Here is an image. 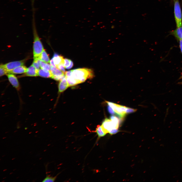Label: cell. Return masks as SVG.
<instances>
[{"label":"cell","mask_w":182,"mask_h":182,"mask_svg":"<svg viewBox=\"0 0 182 182\" xmlns=\"http://www.w3.org/2000/svg\"><path fill=\"white\" fill-rule=\"evenodd\" d=\"M171 33L178 40L182 39V26L177 27L175 29L172 31Z\"/></svg>","instance_id":"13"},{"label":"cell","mask_w":182,"mask_h":182,"mask_svg":"<svg viewBox=\"0 0 182 182\" xmlns=\"http://www.w3.org/2000/svg\"><path fill=\"white\" fill-rule=\"evenodd\" d=\"M71 60L68 59H64V63L63 66L65 68L69 66L71 64Z\"/></svg>","instance_id":"23"},{"label":"cell","mask_w":182,"mask_h":182,"mask_svg":"<svg viewBox=\"0 0 182 182\" xmlns=\"http://www.w3.org/2000/svg\"><path fill=\"white\" fill-rule=\"evenodd\" d=\"M72 73V70L65 72V73L66 77H68L71 76Z\"/></svg>","instance_id":"28"},{"label":"cell","mask_w":182,"mask_h":182,"mask_svg":"<svg viewBox=\"0 0 182 182\" xmlns=\"http://www.w3.org/2000/svg\"><path fill=\"white\" fill-rule=\"evenodd\" d=\"M37 71L35 68L32 64L27 68L25 73V75L29 76H38Z\"/></svg>","instance_id":"10"},{"label":"cell","mask_w":182,"mask_h":182,"mask_svg":"<svg viewBox=\"0 0 182 182\" xmlns=\"http://www.w3.org/2000/svg\"><path fill=\"white\" fill-rule=\"evenodd\" d=\"M50 63L51 65L53 66L57 67L55 65L53 60V59L52 58L50 61Z\"/></svg>","instance_id":"29"},{"label":"cell","mask_w":182,"mask_h":182,"mask_svg":"<svg viewBox=\"0 0 182 182\" xmlns=\"http://www.w3.org/2000/svg\"><path fill=\"white\" fill-rule=\"evenodd\" d=\"M9 80L13 86L17 90L20 89L19 84L17 77L11 73H8L7 74Z\"/></svg>","instance_id":"8"},{"label":"cell","mask_w":182,"mask_h":182,"mask_svg":"<svg viewBox=\"0 0 182 182\" xmlns=\"http://www.w3.org/2000/svg\"><path fill=\"white\" fill-rule=\"evenodd\" d=\"M69 86L65 77L60 81L58 85L59 92L61 93L63 92Z\"/></svg>","instance_id":"9"},{"label":"cell","mask_w":182,"mask_h":182,"mask_svg":"<svg viewBox=\"0 0 182 182\" xmlns=\"http://www.w3.org/2000/svg\"><path fill=\"white\" fill-rule=\"evenodd\" d=\"M114 26H113V25H112V26H111V28H114Z\"/></svg>","instance_id":"33"},{"label":"cell","mask_w":182,"mask_h":182,"mask_svg":"<svg viewBox=\"0 0 182 182\" xmlns=\"http://www.w3.org/2000/svg\"><path fill=\"white\" fill-rule=\"evenodd\" d=\"M37 74L38 76L44 78H51L52 76L50 71H48L41 68L38 70Z\"/></svg>","instance_id":"15"},{"label":"cell","mask_w":182,"mask_h":182,"mask_svg":"<svg viewBox=\"0 0 182 182\" xmlns=\"http://www.w3.org/2000/svg\"><path fill=\"white\" fill-rule=\"evenodd\" d=\"M95 132L97 133L99 138L103 137L106 134L103 129L101 125H97Z\"/></svg>","instance_id":"17"},{"label":"cell","mask_w":182,"mask_h":182,"mask_svg":"<svg viewBox=\"0 0 182 182\" xmlns=\"http://www.w3.org/2000/svg\"><path fill=\"white\" fill-rule=\"evenodd\" d=\"M25 60H24L19 61L12 62L3 65L5 68L8 72L14 69L19 66L24 65Z\"/></svg>","instance_id":"6"},{"label":"cell","mask_w":182,"mask_h":182,"mask_svg":"<svg viewBox=\"0 0 182 182\" xmlns=\"http://www.w3.org/2000/svg\"><path fill=\"white\" fill-rule=\"evenodd\" d=\"M108 105L111 107L120 118L123 119L126 114L127 107L112 102L106 101Z\"/></svg>","instance_id":"4"},{"label":"cell","mask_w":182,"mask_h":182,"mask_svg":"<svg viewBox=\"0 0 182 182\" xmlns=\"http://www.w3.org/2000/svg\"><path fill=\"white\" fill-rule=\"evenodd\" d=\"M93 71L87 68H79L72 70L71 76L75 79L79 84L84 82L87 79L93 77Z\"/></svg>","instance_id":"1"},{"label":"cell","mask_w":182,"mask_h":182,"mask_svg":"<svg viewBox=\"0 0 182 182\" xmlns=\"http://www.w3.org/2000/svg\"><path fill=\"white\" fill-rule=\"evenodd\" d=\"M39 59L43 62L49 63L50 62V60L49 56L45 50H44L40 56Z\"/></svg>","instance_id":"16"},{"label":"cell","mask_w":182,"mask_h":182,"mask_svg":"<svg viewBox=\"0 0 182 182\" xmlns=\"http://www.w3.org/2000/svg\"><path fill=\"white\" fill-rule=\"evenodd\" d=\"M52 58L56 67L60 64L63 63V64L64 59L62 56L59 55L57 53H54Z\"/></svg>","instance_id":"12"},{"label":"cell","mask_w":182,"mask_h":182,"mask_svg":"<svg viewBox=\"0 0 182 182\" xmlns=\"http://www.w3.org/2000/svg\"><path fill=\"white\" fill-rule=\"evenodd\" d=\"M57 67L63 71L65 73V72L64 69L65 67L63 66V63H61L59 64L57 66Z\"/></svg>","instance_id":"26"},{"label":"cell","mask_w":182,"mask_h":182,"mask_svg":"<svg viewBox=\"0 0 182 182\" xmlns=\"http://www.w3.org/2000/svg\"><path fill=\"white\" fill-rule=\"evenodd\" d=\"M6 170H7V169H5V170H4V171H6Z\"/></svg>","instance_id":"35"},{"label":"cell","mask_w":182,"mask_h":182,"mask_svg":"<svg viewBox=\"0 0 182 182\" xmlns=\"http://www.w3.org/2000/svg\"><path fill=\"white\" fill-rule=\"evenodd\" d=\"M12 173V172L11 173H10V174H11V173Z\"/></svg>","instance_id":"37"},{"label":"cell","mask_w":182,"mask_h":182,"mask_svg":"<svg viewBox=\"0 0 182 182\" xmlns=\"http://www.w3.org/2000/svg\"><path fill=\"white\" fill-rule=\"evenodd\" d=\"M6 138V137H4V138H3V139H5V138Z\"/></svg>","instance_id":"36"},{"label":"cell","mask_w":182,"mask_h":182,"mask_svg":"<svg viewBox=\"0 0 182 182\" xmlns=\"http://www.w3.org/2000/svg\"><path fill=\"white\" fill-rule=\"evenodd\" d=\"M136 110V109L127 107L126 112V114L129 113L134 112Z\"/></svg>","instance_id":"24"},{"label":"cell","mask_w":182,"mask_h":182,"mask_svg":"<svg viewBox=\"0 0 182 182\" xmlns=\"http://www.w3.org/2000/svg\"><path fill=\"white\" fill-rule=\"evenodd\" d=\"M40 60L39 58L35 59H34V60L32 64L35 68L37 72L38 70L40 69Z\"/></svg>","instance_id":"20"},{"label":"cell","mask_w":182,"mask_h":182,"mask_svg":"<svg viewBox=\"0 0 182 182\" xmlns=\"http://www.w3.org/2000/svg\"><path fill=\"white\" fill-rule=\"evenodd\" d=\"M56 177L57 176L53 177H50L49 175L47 176L42 182H54L55 180Z\"/></svg>","instance_id":"21"},{"label":"cell","mask_w":182,"mask_h":182,"mask_svg":"<svg viewBox=\"0 0 182 182\" xmlns=\"http://www.w3.org/2000/svg\"><path fill=\"white\" fill-rule=\"evenodd\" d=\"M73 65V62L71 61V63L70 65L68 67L65 68L66 69H70L72 68Z\"/></svg>","instance_id":"31"},{"label":"cell","mask_w":182,"mask_h":182,"mask_svg":"<svg viewBox=\"0 0 182 182\" xmlns=\"http://www.w3.org/2000/svg\"><path fill=\"white\" fill-rule=\"evenodd\" d=\"M120 130L118 129H112L108 133L112 135L117 133Z\"/></svg>","instance_id":"27"},{"label":"cell","mask_w":182,"mask_h":182,"mask_svg":"<svg viewBox=\"0 0 182 182\" xmlns=\"http://www.w3.org/2000/svg\"><path fill=\"white\" fill-rule=\"evenodd\" d=\"M110 119L112 122L113 129H118L120 123L121 122V119L113 115L110 117Z\"/></svg>","instance_id":"14"},{"label":"cell","mask_w":182,"mask_h":182,"mask_svg":"<svg viewBox=\"0 0 182 182\" xmlns=\"http://www.w3.org/2000/svg\"><path fill=\"white\" fill-rule=\"evenodd\" d=\"M107 110L109 113L111 115H114L116 114V112L109 105L107 106Z\"/></svg>","instance_id":"25"},{"label":"cell","mask_w":182,"mask_h":182,"mask_svg":"<svg viewBox=\"0 0 182 182\" xmlns=\"http://www.w3.org/2000/svg\"><path fill=\"white\" fill-rule=\"evenodd\" d=\"M8 72L5 68L3 65L1 64L0 66V76L1 77L5 74H7Z\"/></svg>","instance_id":"22"},{"label":"cell","mask_w":182,"mask_h":182,"mask_svg":"<svg viewBox=\"0 0 182 182\" xmlns=\"http://www.w3.org/2000/svg\"><path fill=\"white\" fill-rule=\"evenodd\" d=\"M34 14L33 15V27L34 35L33 45L34 59L39 58L40 56L44 50L39 38L38 36L35 28Z\"/></svg>","instance_id":"2"},{"label":"cell","mask_w":182,"mask_h":182,"mask_svg":"<svg viewBox=\"0 0 182 182\" xmlns=\"http://www.w3.org/2000/svg\"><path fill=\"white\" fill-rule=\"evenodd\" d=\"M3 181H2V182H3Z\"/></svg>","instance_id":"38"},{"label":"cell","mask_w":182,"mask_h":182,"mask_svg":"<svg viewBox=\"0 0 182 182\" xmlns=\"http://www.w3.org/2000/svg\"><path fill=\"white\" fill-rule=\"evenodd\" d=\"M66 78L69 86H73L79 84L78 82L71 76L66 77Z\"/></svg>","instance_id":"18"},{"label":"cell","mask_w":182,"mask_h":182,"mask_svg":"<svg viewBox=\"0 0 182 182\" xmlns=\"http://www.w3.org/2000/svg\"><path fill=\"white\" fill-rule=\"evenodd\" d=\"M102 127L106 134L111 129H114L112 122L110 119L106 118L103 121L101 125Z\"/></svg>","instance_id":"7"},{"label":"cell","mask_w":182,"mask_h":182,"mask_svg":"<svg viewBox=\"0 0 182 182\" xmlns=\"http://www.w3.org/2000/svg\"><path fill=\"white\" fill-rule=\"evenodd\" d=\"M182 79V75L180 76L179 78V79Z\"/></svg>","instance_id":"32"},{"label":"cell","mask_w":182,"mask_h":182,"mask_svg":"<svg viewBox=\"0 0 182 182\" xmlns=\"http://www.w3.org/2000/svg\"><path fill=\"white\" fill-rule=\"evenodd\" d=\"M179 47L180 50L182 54V39H180L179 40Z\"/></svg>","instance_id":"30"},{"label":"cell","mask_w":182,"mask_h":182,"mask_svg":"<svg viewBox=\"0 0 182 182\" xmlns=\"http://www.w3.org/2000/svg\"><path fill=\"white\" fill-rule=\"evenodd\" d=\"M50 71L52 75L51 78L56 80L60 81L65 77V73L56 67L51 66Z\"/></svg>","instance_id":"5"},{"label":"cell","mask_w":182,"mask_h":182,"mask_svg":"<svg viewBox=\"0 0 182 182\" xmlns=\"http://www.w3.org/2000/svg\"><path fill=\"white\" fill-rule=\"evenodd\" d=\"M174 13L176 27L182 26V16L181 9L178 0H174Z\"/></svg>","instance_id":"3"},{"label":"cell","mask_w":182,"mask_h":182,"mask_svg":"<svg viewBox=\"0 0 182 182\" xmlns=\"http://www.w3.org/2000/svg\"><path fill=\"white\" fill-rule=\"evenodd\" d=\"M178 83L179 84H182V82H179Z\"/></svg>","instance_id":"34"},{"label":"cell","mask_w":182,"mask_h":182,"mask_svg":"<svg viewBox=\"0 0 182 182\" xmlns=\"http://www.w3.org/2000/svg\"><path fill=\"white\" fill-rule=\"evenodd\" d=\"M40 65L41 68L50 71V70L51 65L49 64L40 60Z\"/></svg>","instance_id":"19"},{"label":"cell","mask_w":182,"mask_h":182,"mask_svg":"<svg viewBox=\"0 0 182 182\" xmlns=\"http://www.w3.org/2000/svg\"><path fill=\"white\" fill-rule=\"evenodd\" d=\"M27 68L25 66L22 65L17 67L9 72L8 73L16 74H22L26 73Z\"/></svg>","instance_id":"11"}]
</instances>
